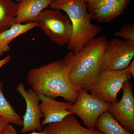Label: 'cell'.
Here are the masks:
<instances>
[{
    "label": "cell",
    "instance_id": "cell-1",
    "mask_svg": "<svg viewBox=\"0 0 134 134\" xmlns=\"http://www.w3.org/2000/svg\"><path fill=\"white\" fill-rule=\"evenodd\" d=\"M27 80L38 96L43 95L54 99L61 97L72 104L77 100L81 89L70 81L69 67L65 60L30 69Z\"/></svg>",
    "mask_w": 134,
    "mask_h": 134
},
{
    "label": "cell",
    "instance_id": "cell-2",
    "mask_svg": "<svg viewBox=\"0 0 134 134\" xmlns=\"http://www.w3.org/2000/svg\"><path fill=\"white\" fill-rule=\"evenodd\" d=\"M108 42L105 37L93 38L76 54L70 51L65 57L70 79L75 85L87 92L90 91L100 73Z\"/></svg>",
    "mask_w": 134,
    "mask_h": 134
},
{
    "label": "cell",
    "instance_id": "cell-3",
    "mask_svg": "<svg viewBox=\"0 0 134 134\" xmlns=\"http://www.w3.org/2000/svg\"><path fill=\"white\" fill-rule=\"evenodd\" d=\"M50 6L52 9L65 11L69 18L73 31L67 48L74 54L102 30L100 26L92 23V15L84 0H54Z\"/></svg>",
    "mask_w": 134,
    "mask_h": 134
},
{
    "label": "cell",
    "instance_id": "cell-4",
    "mask_svg": "<svg viewBox=\"0 0 134 134\" xmlns=\"http://www.w3.org/2000/svg\"><path fill=\"white\" fill-rule=\"evenodd\" d=\"M36 21L53 43L60 46L68 44L73 28L69 18L58 9H45L40 14Z\"/></svg>",
    "mask_w": 134,
    "mask_h": 134
},
{
    "label": "cell",
    "instance_id": "cell-5",
    "mask_svg": "<svg viewBox=\"0 0 134 134\" xmlns=\"http://www.w3.org/2000/svg\"><path fill=\"white\" fill-rule=\"evenodd\" d=\"M132 76L127 68L101 71L90 91L93 96L112 104L118 101L117 94L125 82Z\"/></svg>",
    "mask_w": 134,
    "mask_h": 134
},
{
    "label": "cell",
    "instance_id": "cell-6",
    "mask_svg": "<svg viewBox=\"0 0 134 134\" xmlns=\"http://www.w3.org/2000/svg\"><path fill=\"white\" fill-rule=\"evenodd\" d=\"M111 105L81 89L76 102L68 110L79 117L88 128L94 130L98 118L109 111Z\"/></svg>",
    "mask_w": 134,
    "mask_h": 134
},
{
    "label": "cell",
    "instance_id": "cell-7",
    "mask_svg": "<svg viewBox=\"0 0 134 134\" xmlns=\"http://www.w3.org/2000/svg\"><path fill=\"white\" fill-rule=\"evenodd\" d=\"M134 56V44L119 38L111 39L108 41L100 67V72L126 69Z\"/></svg>",
    "mask_w": 134,
    "mask_h": 134
},
{
    "label": "cell",
    "instance_id": "cell-8",
    "mask_svg": "<svg viewBox=\"0 0 134 134\" xmlns=\"http://www.w3.org/2000/svg\"><path fill=\"white\" fill-rule=\"evenodd\" d=\"M132 84L130 80L125 82L122 89V98L111 104L108 111L124 128L134 133V97Z\"/></svg>",
    "mask_w": 134,
    "mask_h": 134
},
{
    "label": "cell",
    "instance_id": "cell-9",
    "mask_svg": "<svg viewBox=\"0 0 134 134\" xmlns=\"http://www.w3.org/2000/svg\"><path fill=\"white\" fill-rule=\"evenodd\" d=\"M17 91L23 97L26 104V112L23 116V128L21 132L25 133L30 131L40 132L42 130L40 120L44 115L39 108L38 95L32 89L26 90L23 83H19L16 87Z\"/></svg>",
    "mask_w": 134,
    "mask_h": 134
},
{
    "label": "cell",
    "instance_id": "cell-10",
    "mask_svg": "<svg viewBox=\"0 0 134 134\" xmlns=\"http://www.w3.org/2000/svg\"><path fill=\"white\" fill-rule=\"evenodd\" d=\"M41 103L39 108L44 115L42 126L50 123L62 121L68 115L73 114L68 111L72 104L69 102H60L54 98L43 95L39 96Z\"/></svg>",
    "mask_w": 134,
    "mask_h": 134
},
{
    "label": "cell",
    "instance_id": "cell-11",
    "mask_svg": "<svg viewBox=\"0 0 134 134\" xmlns=\"http://www.w3.org/2000/svg\"><path fill=\"white\" fill-rule=\"evenodd\" d=\"M54 0H21L14 24L36 22L40 14L52 4Z\"/></svg>",
    "mask_w": 134,
    "mask_h": 134
},
{
    "label": "cell",
    "instance_id": "cell-12",
    "mask_svg": "<svg viewBox=\"0 0 134 134\" xmlns=\"http://www.w3.org/2000/svg\"><path fill=\"white\" fill-rule=\"evenodd\" d=\"M44 130L49 134H104L83 126L74 114L68 115L60 122L48 124Z\"/></svg>",
    "mask_w": 134,
    "mask_h": 134
},
{
    "label": "cell",
    "instance_id": "cell-13",
    "mask_svg": "<svg viewBox=\"0 0 134 134\" xmlns=\"http://www.w3.org/2000/svg\"><path fill=\"white\" fill-rule=\"evenodd\" d=\"M130 0H119L101 6L90 12L92 19L102 23H107L121 14Z\"/></svg>",
    "mask_w": 134,
    "mask_h": 134
},
{
    "label": "cell",
    "instance_id": "cell-14",
    "mask_svg": "<svg viewBox=\"0 0 134 134\" xmlns=\"http://www.w3.org/2000/svg\"><path fill=\"white\" fill-rule=\"evenodd\" d=\"M38 26L37 21L25 24H14L9 29L0 33V56L10 49L9 44L17 37Z\"/></svg>",
    "mask_w": 134,
    "mask_h": 134
},
{
    "label": "cell",
    "instance_id": "cell-15",
    "mask_svg": "<svg viewBox=\"0 0 134 134\" xmlns=\"http://www.w3.org/2000/svg\"><path fill=\"white\" fill-rule=\"evenodd\" d=\"M96 128L104 134H134L124 128L108 111L99 117Z\"/></svg>",
    "mask_w": 134,
    "mask_h": 134
},
{
    "label": "cell",
    "instance_id": "cell-16",
    "mask_svg": "<svg viewBox=\"0 0 134 134\" xmlns=\"http://www.w3.org/2000/svg\"><path fill=\"white\" fill-rule=\"evenodd\" d=\"M18 4L12 0H0V33L14 24Z\"/></svg>",
    "mask_w": 134,
    "mask_h": 134
},
{
    "label": "cell",
    "instance_id": "cell-17",
    "mask_svg": "<svg viewBox=\"0 0 134 134\" xmlns=\"http://www.w3.org/2000/svg\"><path fill=\"white\" fill-rule=\"evenodd\" d=\"M2 82L0 78V117L9 124L22 126L23 118L15 111L3 94Z\"/></svg>",
    "mask_w": 134,
    "mask_h": 134
},
{
    "label": "cell",
    "instance_id": "cell-18",
    "mask_svg": "<svg viewBox=\"0 0 134 134\" xmlns=\"http://www.w3.org/2000/svg\"><path fill=\"white\" fill-rule=\"evenodd\" d=\"M115 36L122 38L125 41L134 44V25L126 24L115 32Z\"/></svg>",
    "mask_w": 134,
    "mask_h": 134
},
{
    "label": "cell",
    "instance_id": "cell-19",
    "mask_svg": "<svg viewBox=\"0 0 134 134\" xmlns=\"http://www.w3.org/2000/svg\"><path fill=\"white\" fill-rule=\"evenodd\" d=\"M119 0H93L90 2L87 3V8L89 12H91L101 6L115 2Z\"/></svg>",
    "mask_w": 134,
    "mask_h": 134
},
{
    "label": "cell",
    "instance_id": "cell-20",
    "mask_svg": "<svg viewBox=\"0 0 134 134\" xmlns=\"http://www.w3.org/2000/svg\"><path fill=\"white\" fill-rule=\"evenodd\" d=\"M5 134H19L18 133L16 132V130L15 129L14 127L12 125H10L8 124L7 126L6 127L5 129V132H4ZM29 134H49L47 132L43 130V131L40 132H36V131H34L32 133Z\"/></svg>",
    "mask_w": 134,
    "mask_h": 134
},
{
    "label": "cell",
    "instance_id": "cell-21",
    "mask_svg": "<svg viewBox=\"0 0 134 134\" xmlns=\"http://www.w3.org/2000/svg\"><path fill=\"white\" fill-rule=\"evenodd\" d=\"M8 124L6 121L0 117V134H5V129Z\"/></svg>",
    "mask_w": 134,
    "mask_h": 134
},
{
    "label": "cell",
    "instance_id": "cell-22",
    "mask_svg": "<svg viewBox=\"0 0 134 134\" xmlns=\"http://www.w3.org/2000/svg\"><path fill=\"white\" fill-rule=\"evenodd\" d=\"M11 59V58L10 55H8L4 59L2 60H0V69L2 66H3L5 64L9 62Z\"/></svg>",
    "mask_w": 134,
    "mask_h": 134
},
{
    "label": "cell",
    "instance_id": "cell-23",
    "mask_svg": "<svg viewBox=\"0 0 134 134\" xmlns=\"http://www.w3.org/2000/svg\"><path fill=\"white\" fill-rule=\"evenodd\" d=\"M128 70L129 71L130 73L132 76L133 77L134 76V60L133 59V60L130 62V63L128 66L127 68Z\"/></svg>",
    "mask_w": 134,
    "mask_h": 134
},
{
    "label": "cell",
    "instance_id": "cell-24",
    "mask_svg": "<svg viewBox=\"0 0 134 134\" xmlns=\"http://www.w3.org/2000/svg\"><path fill=\"white\" fill-rule=\"evenodd\" d=\"M92 1H93V0H84L85 1L86 3H87L90 2H91Z\"/></svg>",
    "mask_w": 134,
    "mask_h": 134
},
{
    "label": "cell",
    "instance_id": "cell-25",
    "mask_svg": "<svg viewBox=\"0 0 134 134\" xmlns=\"http://www.w3.org/2000/svg\"><path fill=\"white\" fill-rule=\"evenodd\" d=\"M21 1V0H16L17 2H20Z\"/></svg>",
    "mask_w": 134,
    "mask_h": 134
}]
</instances>
